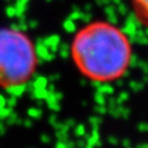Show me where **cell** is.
I'll return each instance as SVG.
<instances>
[{"label":"cell","mask_w":148,"mask_h":148,"mask_svg":"<svg viewBox=\"0 0 148 148\" xmlns=\"http://www.w3.org/2000/svg\"><path fill=\"white\" fill-rule=\"evenodd\" d=\"M36 66V51L29 35L18 29L0 27V88L27 84Z\"/></svg>","instance_id":"cell-2"},{"label":"cell","mask_w":148,"mask_h":148,"mask_svg":"<svg viewBox=\"0 0 148 148\" xmlns=\"http://www.w3.org/2000/svg\"><path fill=\"white\" fill-rule=\"evenodd\" d=\"M71 57L85 77L111 82L123 77L128 69L132 46L120 29L106 22H95L75 35Z\"/></svg>","instance_id":"cell-1"},{"label":"cell","mask_w":148,"mask_h":148,"mask_svg":"<svg viewBox=\"0 0 148 148\" xmlns=\"http://www.w3.org/2000/svg\"><path fill=\"white\" fill-rule=\"evenodd\" d=\"M133 1L139 18L148 23V0H133Z\"/></svg>","instance_id":"cell-3"}]
</instances>
